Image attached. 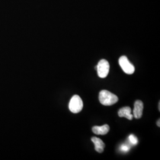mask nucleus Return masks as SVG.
Segmentation results:
<instances>
[{"mask_svg": "<svg viewBox=\"0 0 160 160\" xmlns=\"http://www.w3.org/2000/svg\"><path fill=\"white\" fill-rule=\"evenodd\" d=\"M97 67V74L99 77L100 78H106L109 74L110 65L109 62L106 59H102L100 60L98 65L96 66Z\"/></svg>", "mask_w": 160, "mask_h": 160, "instance_id": "nucleus-3", "label": "nucleus"}, {"mask_svg": "<svg viewBox=\"0 0 160 160\" xmlns=\"http://www.w3.org/2000/svg\"><path fill=\"white\" fill-rule=\"evenodd\" d=\"M129 139L130 142H131L132 144H133V145H136V144H137L138 142L137 138L134 135H131L129 137Z\"/></svg>", "mask_w": 160, "mask_h": 160, "instance_id": "nucleus-9", "label": "nucleus"}, {"mask_svg": "<svg viewBox=\"0 0 160 160\" xmlns=\"http://www.w3.org/2000/svg\"><path fill=\"white\" fill-rule=\"evenodd\" d=\"M92 141L95 145V150L99 153L103 152L105 147V144L103 141L101 139L96 137L92 138Z\"/></svg>", "mask_w": 160, "mask_h": 160, "instance_id": "nucleus-8", "label": "nucleus"}, {"mask_svg": "<svg viewBox=\"0 0 160 160\" xmlns=\"http://www.w3.org/2000/svg\"><path fill=\"white\" fill-rule=\"evenodd\" d=\"M158 109H159V110H160V102H159V105H158Z\"/></svg>", "mask_w": 160, "mask_h": 160, "instance_id": "nucleus-12", "label": "nucleus"}, {"mask_svg": "<svg viewBox=\"0 0 160 160\" xmlns=\"http://www.w3.org/2000/svg\"><path fill=\"white\" fill-rule=\"evenodd\" d=\"M83 108V102L81 97L78 95H74L71 98L69 103V109L73 113H78Z\"/></svg>", "mask_w": 160, "mask_h": 160, "instance_id": "nucleus-2", "label": "nucleus"}, {"mask_svg": "<svg viewBox=\"0 0 160 160\" xmlns=\"http://www.w3.org/2000/svg\"><path fill=\"white\" fill-rule=\"evenodd\" d=\"M120 149H121L123 151H124V152H128V151L129 150V147L128 145L123 144V145H122L121 146Z\"/></svg>", "mask_w": 160, "mask_h": 160, "instance_id": "nucleus-10", "label": "nucleus"}, {"mask_svg": "<svg viewBox=\"0 0 160 160\" xmlns=\"http://www.w3.org/2000/svg\"><path fill=\"white\" fill-rule=\"evenodd\" d=\"M119 63L123 71L127 74H132L135 72V67L129 61L126 56H122L119 58Z\"/></svg>", "mask_w": 160, "mask_h": 160, "instance_id": "nucleus-4", "label": "nucleus"}, {"mask_svg": "<svg viewBox=\"0 0 160 160\" xmlns=\"http://www.w3.org/2000/svg\"><path fill=\"white\" fill-rule=\"evenodd\" d=\"M160 119H158V120L157 121V126H158V127H160Z\"/></svg>", "mask_w": 160, "mask_h": 160, "instance_id": "nucleus-11", "label": "nucleus"}, {"mask_svg": "<svg viewBox=\"0 0 160 160\" xmlns=\"http://www.w3.org/2000/svg\"><path fill=\"white\" fill-rule=\"evenodd\" d=\"M143 103L141 100H137L134 104L133 116L136 119H140L143 113Z\"/></svg>", "mask_w": 160, "mask_h": 160, "instance_id": "nucleus-5", "label": "nucleus"}, {"mask_svg": "<svg viewBox=\"0 0 160 160\" xmlns=\"http://www.w3.org/2000/svg\"><path fill=\"white\" fill-rule=\"evenodd\" d=\"M99 101L104 106H112L118 102V97L108 90H102L99 93Z\"/></svg>", "mask_w": 160, "mask_h": 160, "instance_id": "nucleus-1", "label": "nucleus"}, {"mask_svg": "<svg viewBox=\"0 0 160 160\" xmlns=\"http://www.w3.org/2000/svg\"><path fill=\"white\" fill-rule=\"evenodd\" d=\"M110 127L108 125L106 124L102 126H94L92 128V132L96 135H104L109 132Z\"/></svg>", "mask_w": 160, "mask_h": 160, "instance_id": "nucleus-6", "label": "nucleus"}, {"mask_svg": "<svg viewBox=\"0 0 160 160\" xmlns=\"http://www.w3.org/2000/svg\"><path fill=\"white\" fill-rule=\"evenodd\" d=\"M131 109L129 107H124L119 110L118 115L119 117L126 118L128 119L131 120L133 119V114H131Z\"/></svg>", "mask_w": 160, "mask_h": 160, "instance_id": "nucleus-7", "label": "nucleus"}]
</instances>
